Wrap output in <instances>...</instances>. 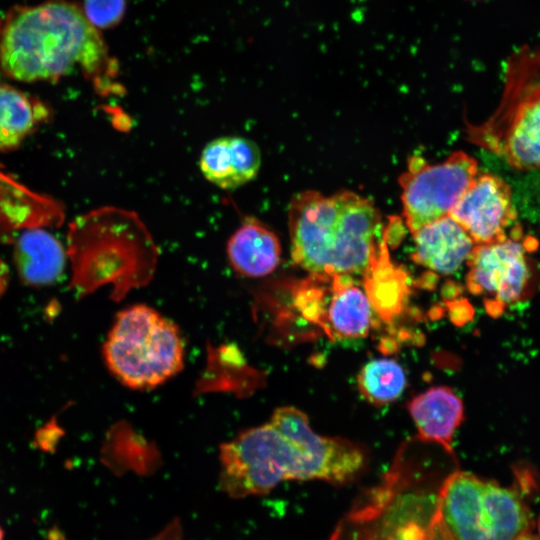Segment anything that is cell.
I'll use <instances>...</instances> for the list:
<instances>
[{
  "label": "cell",
  "instance_id": "cell-2",
  "mask_svg": "<svg viewBox=\"0 0 540 540\" xmlns=\"http://www.w3.org/2000/svg\"><path fill=\"white\" fill-rule=\"evenodd\" d=\"M288 225L293 261L316 277L363 276L381 243L378 210L351 191L295 194Z\"/></svg>",
  "mask_w": 540,
  "mask_h": 540
},
{
  "label": "cell",
  "instance_id": "cell-8",
  "mask_svg": "<svg viewBox=\"0 0 540 540\" xmlns=\"http://www.w3.org/2000/svg\"><path fill=\"white\" fill-rule=\"evenodd\" d=\"M478 174L477 161L463 151L432 165L413 160L400 177L403 216L410 232L447 216Z\"/></svg>",
  "mask_w": 540,
  "mask_h": 540
},
{
  "label": "cell",
  "instance_id": "cell-21",
  "mask_svg": "<svg viewBox=\"0 0 540 540\" xmlns=\"http://www.w3.org/2000/svg\"><path fill=\"white\" fill-rule=\"evenodd\" d=\"M82 10L94 27L107 29L123 19L126 0H85Z\"/></svg>",
  "mask_w": 540,
  "mask_h": 540
},
{
  "label": "cell",
  "instance_id": "cell-12",
  "mask_svg": "<svg viewBox=\"0 0 540 540\" xmlns=\"http://www.w3.org/2000/svg\"><path fill=\"white\" fill-rule=\"evenodd\" d=\"M413 234L412 259L440 274H452L467 262L475 243L450 216L432 221Z\"/></svg>",
  "mask_w": 540,
  "mask_h": 540
},
{
  "label": "cell",
  "instance_id": "cell-25",
  "mask_svg": "<svg viewBox=\"0 0 540 540\" xmlns=\"http://www.w3.org/2000/svg\"><path fill=\"white\" fill-rule=\"evenodd\" d=\"M2 539H3V532H2V530L0 529V540H2Z\"/></svg>",
  "mask_w": 540,
  "mask_h": 540
},
{
  "label": "cell",
  "instance_id": "cell-19",
  "mask_svg": "<svg viewBox=\"0 0 540 540\" xmlns=\"http://www.w3.org/2000/svg\"><path fill=\"white\" fill-rule=\"evenodd\" d=\"M200 170L211 183L222 189L240 187L237 178L229 136L215 138L203 148L200 156Z\"/></svg>",
  "mask_w": 540,
  "mask_h": 540
},
{
  "label": "cell",
  "instance_id": "cell-20",
  "mask_svg": "<svg viewBox=\"0 0 540 540\" xmlns=\"http://www.w3.org/2000/svg\"><path fill=\"white\" fill-rule=\"evenodd\" d=\"M235 170L240 185L253 180L261 166V152L258 145L242 136H229Z\"/></svg>",
  "mask_w": 540,
  "mask_h": 540
},
{
  "label": "cell",
  "instance_id": "cell-22",
  "mask_svg": "<svg viewBox=\"0 0 540 540\" xmlns=\"http://www.w3.org/2000/svg\"><path fill=\"white\" fill-rule=\"evenodd\" d=\"M9 280V270L7 265L0 259V297L5 292Z\"/></svg>",
  "mask_w": 540,
  "mask_h": 540
},
{
  "label": "cell",
  "instance_id": "cell-24",
  "mask_svg": "<svg viewBox=\"0 0 540 540\" xmlns=\"http://www.w3.org/2000/svg\"><path fill=\"white\" fill-rule=\"evenodd\" d=\"M537 531H538V537L540 539V516H539V518L537 520Z\"/></svg>",
  "mask_w": 540,
  "mask_h": 540
},
{
  "label": "cell",
  "instance_id": "cell-5",
  "mask_svg": "<svg viewBox=\"0 0 540 540\" xmlns=\"http://www.w3.org/2000/svg\"><path fill=\"white\" fill-rule=\"evenodd\" d=\"M438 515L450 540H517L532 526L529 508L514 490L464 471L444 481Z\"/></svg>",
  "mask_w": 540,
  "mask_h": 540
},
{
  "label": "cell",
  "instance_id": "cell-9",
  "mask_svg": "<svg viewBox=\"0 0 540 540\" xmlns=\"http://www.w3.org/2000/svg\"><path fill=\"white\" fill-rule=\"evenodd\" d=\"M270 423L303 454L311 480L345 483L355 478L365 465V453L359 445L317 434L311 429L308 417L297 408H277Z\"/></svg>",
  "mask_w": 540,
  "mask_h": 540
},
{
  "label": "cell",
  "instance_id": "cell-10",
  "mask_svg": "<svg viewBox=\"0 0 540 540\" xmlns=\"http://www.w3.org/2000/svg\"><path fill=\"white\" fill-rule=\"evenodd\" d=\"M509 185L499 176L481 173L448 213L475 245L505 240L519 226Z\"/></svg>",
  "mask_w": 540,
  "mask_h": 540
},
{
  "label": "cell",
  "instance_id": "cell-16",
  "mask_svg": "<svg viewBox=\"0 0 540 540\" xmlns=\"http://www.w3.org/2000/svg\"><path fill=\"white\" fill-rule=\"evenodd\" d=\"M362 277L363 288L375 313L385 321L392 320L400 313L409 286L407 274L391 263L385 241H381Z\"/></svg>",
  "mask_w": 540,
  "mask_h": 540
},
{
  "label": "cell",
  "instance_id": "cell-17",
  "mask_svg": "<svg viewBox=\"0 0 540 540\" xmlns=\"http://www.w3.org/2000/svg\"><path fill=\"white\" fill-rule=\"evenodd\" d=\"M46 107L25 92L0 84V150L18 146L47 117Z\"/></svg>",
  "mask_w": 540,
  "mask_h": 540
},
{
  "label": "cell",
  "instance_id": "cell-23",
  "mask_svg": "<svg viewBox=\"0 0 540 540\" xmlns=\"http://www.w3.org/2000/svg\"><path fill=\"white\" fill-rule=\"evenodd\" d=\"M517 540H540L538 536H535L533 534H531L530 532L522 535L520 538H518Z\"/></svg>",
  "mask_w": 540,
  "mask_h": 540
},
{
  "label": "cell",
  "instance_id": "cell-11",
  "mask_svg": "<svg viewBox=\"0 0 540 540\" xmlns=\"http://www.w3.org/2000/svg\"><path fill=\"white\" fill-rule=\"evenodd\" d=\"M374 309L355 277L335 275L329 278L321 329L331 339H355L368 335Z\"/></svg>",
  "mask_w": 540,
  "mask_h": 540
},
{
  "label": "cell",
  "instance_id": "cell-3",
  "mask_svg": "<svg viewBox=\"0 0 540 540\" xmlns=\"http://www.w3.org/2000/svg\"><path fill=\"white\" fill-rule=\"evenodd\" d=\"M492 116L473 140L519 171L540 172V47L523 45L505 61L504 87Z\"/></svg>",
  "mask_w": 540,
  "mask_h": 540
},
{
  "label": "cell",
  "instance_id": "cell-1",
  "mask_svg": "<svg viewBox=\"0 0 540 540\" xmlns=\"http://www.w3.org/2000/svg\"><path fill=\"white\" fill-rule=\"evenodd\" d=\"M0 68L23 82L55 81L77 70L100 81L112 71L97 28L65 0L17 7L0 21Z\"/></svg>",
  "mask_w": 540,
  "mask_h": 540
},
{
  "label": "cell",
  "instance_id": "cell-15",
  "mask_svg": "<svg viewBox=\"0 0 540 540\" xmlns=\"http://www.w3.org/2000/svg\"><path fill=\"white\" fill-rule=\"evenodd\" d=\"M15 263L21 279L31 286L51 285L65 268V253L60 242L43 230L21 234L15 245Z\"/></svg>",
  "mask_w": 540,
  "mask_h": 540
},
{
  "label": "cell",
  "instance_id": "cell-14",
  "mask_svg": "<svg viewBox=\"0 0 540 540\" xmlns=\"http://www.w3.org/2000/svg\"><path fill=\"white\" fill-rule=\"evenodd\" d=\"M231 267L246 277H263L272 273L281 257L276 234L254 217H246L227 242Z\"/></svg>",
  "mask_w": 540,
  "mask_h": 540
},
{
  "label": "cell",
  "instance_id": "cell-18",
  "mask_svg": "<svg viewBox=\"0 0 540 540\" xmlns=\"http://www.w3.org/2000/svg\"><path fill=\"white\" fill-rule=\"evenodd\" d=\"M360 393L374 405H385L400 397L406 387V374L393 359H374L366 363L357 377Z\"/></svg>",
  "mask_w": 540,
  "mask_h": 540
},
{
  "label": "cell",
  "instance_id": "cell-13",
  "mask_svg": "<svg viewBox=\"0 0 540 540\" xmlns=\"http://www.w3.org/2000/svg\"><path fill=\"white\" fill-rule=\"evenodd\" d=\"M409 413L423 442L451 452L453 436L464 418L461 399L447 386H435L415 396Z\"/></svg>",
  "mask_w": 540,
  "mask_h": 540
},
{
  "label": "cell",
  "instance_id": "cell-7",
  "mask_svg": "<svg viewBox=\"0 0 540 540\" xmlns=\"http://www.w3.org/2000/svg\"><path fill=\"white\" fill-rule=\"evenodd\" d=\"M536 244L518 226L503 241L474 246L467 260V287L484 298L489 313L496 316L525 295L534 274L529 253Z\"/></svg>",
  "mask_w": 540,
  "mask_h": 540
},
{
  "label": "cell",
  "instance_id": "cell-4",
  "mask_svg": "<svg viewBox=\"0 0 540 540\" xmlns=\"http://www.w3.org/2000/svg\"><path fill=\"white\" fill-rule=\"evenodd\" d=\"M110 372L139 390L163 384L184 366V341L178 327L155 309L136 304L120 311L103 346Z\"/></svg>",
  "mask_w": 540,
  "mask_h": 540
},
{
  "label": "cell",
  "instance_id": "cell-6",
  "mask_svg": "<svg viewBox=\"0 0 540 540\" xmlns=\"http://www.w3.org/2000/svg\"><path fill=\"white\" fill-rule=\"evenodd\" d=\"M220 484L234 497L264 494L282 481L311 480L300 450L270 422L220 448Z\"/></svg>",
  "mask_w": 540,
  "mask_h": 540
}]
</instances>
